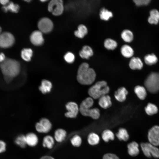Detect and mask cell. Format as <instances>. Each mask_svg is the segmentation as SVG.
<instances>
[{"instance_id": "1", "label": "cell", "mask_w": 159, "mask_h": 159, "mask_svg": "<svg viewBox=\"0 0 159 159\" xmlns=\"http://www.w3.org/2000/svg\"><path fill=\"white\" fill-rule=\"evenodd\" d=\"M96 76L94 70L89 67L87 63L83 62L79 67L77 78L80 84L85 85H91L94 82Z\"/></svg>"}, {"instance_id": "2", "label": "cell", "mask_w": 159, "mask_h": 159, "mask_svg": "<svg viewBox=\"0 0 159 159\" xmlns=\"http://www.w3.org/2000/svg\"><path fill=\"white\" fill-rule=\"evenodd\" d=\"M0 68L4 76L12 78L17 76L19 73L20 65L17 61L7 58L0 63Z\"/></svg>"}, {"instance_id": "3", "label": "cell", "mask_w": 159, "mask_h": 159, "mask_svg": "<svg viewBox=\"0 0 159 159\" xmlns=\"http://www.w3.org/2000/svg\"><path fill=\"white\" fill-rule=\"evenodd\" d=\"M110 88L105 81H99L90 87L88 93L90 97L94 99H99L101 96L107 95Z\"/></svg>"}, {"instance_id": "4", "label": "cell", "mask_w": 159, "mask_h": 159, "mask_svg": "<svg viewBox=\"0 0 159 159\" xmlns=\"http://www.w3.org/2000/svg\"><path fill=\"white\" fill-rule=\"evenodd\" d=\"M144 85L148 90L152 93L159 91V73L153 72L145 79Z\"/></svg>"}, {"instance_id": "5", "label": "cell", "mask_w": 159, "mask_h": 159, "mask_svg": "<svg viewBox=\"0 0 159 159\" xmlns=\"http://www.w3.org/2000/svg\"><path fill=\"white\" fill-rule=\"evenodd\" d=\"M141 150L145 156L148 158L152 157L159 158V149L150 143H142L140 144Z\"/></svg>"}, {"instance_id": "6", "label": "cell", "mask_w": 159, "mask_h": 159, "mask_svg": "<svg viewBox=\"0 0 159 159\" xmlns=\"http://www.w3.org/2000/svg\"><path fill=\"white\" fill-rule=\"evenodd\" d=\"M15 39L11 33L4 32L0 34V47L7 48L11 47L14 44Z\"/></svg>"}, {"instance_id": "7", "label": "cell", "mask_w": 159, "mask_h": 159, "mask_svg": "<svg viewBox=\"0 0 159 159\" xmlns=\"http://www.w3.org/2000/svg\"><path fill=\"white\" fill-rule=\"evenodd\" d=\"M48 10L55 16L62 14L64 10L63 1L61 0H52L49 4Z\"/></svg>"}, {"instance_id": "8", "label": "cell", "mask_w": 159, "mask_h": 159, "mask_svg": "<svg viewBox=\"0 0 159 159\" xmlns=\"http://www.w3.org/2000/svg\"><path fill=\"white\" fill-rule=\"evenodd\" d=\"M148 138L149 143L157 146H159V126L155 125L149 130Z\"/></svg>"}, {"instance_id": "9", "label": "cell", "mask_w": 159, "mask_h": 159, "mask_svg": "<svg viewBox=\"0 0 159 159\" xmlns=\"http://www.w3.org/2000/svg\"><path fill=\"white\" fill-rule=\"evenodd\" d=\"M52 127V124L48 119L46 118L41 119L39 122L35 125L36 130L39 132L47 133L51 130Z\"/></svg>"}, {"instance_id": "10", "label": "cell", "mask_w": 159, "mask_h": 159, "mask_svg": "<svg viewBox=\"0 0 159 159\" xmlns=\"http://www.w3.org/2000/svg\"><path fill=\"white\" fill-rule=\"evenodd\" d=\"M79 111L82 115L90 117L94 119H97L100 116V110L97 108H91L80 107Z\"/></svg>"}, {"instance_id": "11", "label": "cell", "mask_w": 159, "mask_h": 159, "mask_svg": "<svg viewBox=\"0 0 159 159\" xmlns=\"http://www.w3.org/2000/svg\"><path fill=\"white\" fill-rule=\"evenodd\" d=\"M38 26L40 31L42 32L47 33L52 30L53 24L51 20L49 19L44 18L39 21Z\"/></svg>"}, {"instance_id": "12", "label": "cell", "mask_w": 159, "mask_h": 159, "mask_svg": "<svg viewBox=\"0 0 159 159\" xmlns=\"http://www.w3.org/2000/svg\"><path fill=\"white\" fill-rule=\"evenodd\" d=\"M67 112L65 114V116L69 118H74L76 117L79 111V108L77 104L73 102H70L66 105Z\"/></svg>"}, {"instance_id": "13", "label": "cell", "mask_w": 159, "mask_h": 159, "mask_svg": "<svg viewBox=\"0 0 159 159\" xmlns=\"http://www.w3.org/2000/svg\"><path fill=\"white\" fill-rule=\"evenodd\" d=\"M30 40L34 45L36 46L42 44L44 41L42 32L39 31L33 32L30 35Z\"/></svg>"}, {"instance_id": "14", "label": "cell", "mask_w": 159, "mask_h": 159, "mask_svg": "<svg viewBox=\"0 0 159 159\" xmlns=\"http://www.w3.org/2000/svg\"><path fill=\"white\" fill-rule=\"evenodd\" d=\"M128 92L126 89L124 87L119 88L114 94L115 98L120 102H123L125 100Z\"/></svg>"}, {"instance_id": "15", "label": "cell", "mask_w": 159, "mask_h": 159, "mask_svg": "<svg viewBox=\"0 0 159 159\" xmlns=\"http://www.w3.org/2000/svg\"><path fill=\"white\" fill-rule=\"evenodd\" d=\"M130 68L132 70L141 69L143 67V64L139 58L132 57L130 60L129 64Z\"/></svg>"}, {"instance_id": "16", "label": "cell", "mask_w": 159, "mask_h": 159, "mask_svg": "<svg viewBox=\"0 0 159 159\" xmlns=\"http://www.w3.org/2000/svg\"><path fill=\"white\" fill-rule=\"evenodd\" d=\"M148 18V23L151 24H157L159 22V11L156 9L151 10Z\"/></svg>"}, {"instance_id": "17", "label": "cell", "mask_w": 159, "mask_h": 159, "mask_svg": "<svg viewBox=\"0 0 159 159\" xmlns=\"http://www.w3.org/2000/svg\"><path fill=\"white\" fill-rule=\"evenodd\" d=\"M127 148L128 153L131 156H136L139 153L138 144L135 141L129 143L127 145Z\"/></svg>"}, {"instance_id": "18", "label": "cell", "mask_w": 159, "mask_h": 159, "mask_svg": "<svg viewBox=\"0 0 159 159\" xmlns=\"http://www.w3.org/2000/svg\"><path fill=\"white\" fill-rule=\"evenodd\" d=\"M98 103L100 106L104 109L109 108L112 105L111 98L107 95L100 97L99 99Z\"/></svg>"}, {"instance_id": "19", "label": "cell", "mask_w": 159, "mask_h": 159, "mask_svg": "<svg viewBox=\"0 0 159 159\" xmlns=\"http://www.w3.org/2000/svg\"><path fill=\"white\" fill-rule=\"evenodd\" d=\"M79 55L80 57L84 59H88L93 54V49L90 46L85 45L83 46L79 52Z\"/></svg>"}, {"instance_id": "20", "label": "cell", "mask_w": 159, "mask_h": 159, "mask_svg": "<svg viewBox=\"0 0 159 159\" xmlns=\"http://www.w3.org/2000/svg\"><path fill=\"white\" fill-rule=\"evenodd\" d=\"M27 144L28 145L33 147L35 146L38 142V138L34 133L30 132L25 136Z\"/></svg>"}, {"instance_id": "21", "label": "cell", "mask_w": 159, "mask_h": 159, "mask_svg": "<svg viewBox=\"0 0 159 159\" xmlns=\"http://www.w3.org/2000/svg\"><path fill=\"white\" fill-rule=\"evenodd\" d=\"M120 51L122 56L127 58L132 57L134 54L133 49L131 47L127 44L122 45Z\"/></svg>"}, {"instance_id": "22", "label": "cell", "mask_w": 159, "mask_h": 159, "mask_svg": "<svg viewBox=\"0 0 159 159\" xmlns=\"http://www.w3.org/2000/svg\"><path fill=\"white\" fill-rule=\"evenodd\" d=\"M52 87V84L50 81L43 80L41 82V85L39 87V89L43 94H45L49 92Z\"/></svg>"}, {"instance_id": "23", "label": "cell", "mask_w": 159, "mask_h": 159, "mask_svg": "<svg viewBox=\"0 0 159 159\" xmlns=\"http://www.w3.org/2000/svg\"><path fill=\"white\" fill-rule=\"evenodd\" d=\"M66 135L67 132L65 130L62 129H58L54 132V138L57 142L61 143L65 140Z\"/></svg>"}, {"instance_id": "24", "label": "cell", "mask_w": 159, "mask_h": 159, "mask_svg": "<svg viewBox=\"0 0 159 159\" xmlns=\"http://www.w3.org/2000/svg\"><path fill=\"white\" fill-rule=\"evenodd\" d=\"M2 9L5 12L10 11L13 13H16L18 12L19 6L18 4H15L13 2L10 1L6 5L3 6Z\"/></svg>"}, {"instance_id": "25", "label": "cell", "mask_w": 159, "mask_h": 159, "mask_svg": "<svg viewBox=\"0 0 159 159\" xmlns=\"http://www.w3.org/2000/svg\"><path fill=\"white\" fill-rule=\"evenodd\" d=\"M87 32L88 30L86 26L84 24H81L78 26L77 29L74 32V34L76 37L82 38Z\"/></svg>"}, {"instance_id": "26", "label": "cell", "mask_w": 159, "mask_h": 159, "mask_svg": "<svg viewBox=\"0 0 159 159\" xmlns=\"http://www.w3.org/2000/svg\"><path fill=\"white\" fill-rule=\"evenodd\" d=\"M134 92L138 97L141 100H144L147 96L145 89L141 86H136L134 88Z\"/></svg>"}, {"instance_id": "27", "label": "cell", "mask_w": 159, "mask_h": 159, "mask_svg": "<svg viewBox=\"0 0 159 159\" xmlns=\"http://www.w3.org/2000/svg\"><path fill=\"white\" fill-rule=\"evenodd\" d=\"M121 37L125 42L129 43L133 40L134 36L132 32L127 29L123 30L121 33Z\"/></svg>"}, {"instance_id": "28", "label": "cell", "mask_w": 159, "mask_h": 159, "mask_svg": "<svg viewBox=\"0 0 159 159\" xmlns=\"http://www.w3.org/2000/svg\"><path fill=\"white\" fill-rule=\"evenodd\" d=\"M145 63L148 65H152L156 64L158 61V58L154 54H148L144 57Z\"/></svg>"}, {"instance_id": "29", "label": "cell", "mask_w": 159, "mask_h": 159, "mask_svg": "<svg viewBox=\"0 0 159 159\" xmlns=\"http://www.w3.org/2000/svg\"><path fill=\"white\" fill-rule=\"evenodd\" d=\"M54 140L53 137L49 135L45 136L43 139L42 145L44 147L52 149L54 144Z\"/></svg>"}, {"instance_id": "30", "label": "cell", "mask_w": 159, "mask_h": 159, "mask_svg": "<svg viewBox=\"0 0 159 159\" xmlns=\"http://www.w3.org/2000/svg\"><path fill=\"white\" fill-rule=\"evenodd\" d=\"M116 136L120 140L125 141H127L129 138V136L127 130L124 128H121L119 129Z\"/></svg>"}, {"instance_id": "31", "label": "cell", "mask_w": 159, "mask_h": 159, "mask_svg": "<svg viewBox=\"0 0 159 159\" xmlns=\"http://www.w3.org/2000/svg\"><path fill=\"white\" fill-rule=\"evenodd\" d=\"M100 138L97 134L92 132L89 134L87 137V141L89 144L92 145H95L99 143Z\"/></svg>"}, {"instance_id": "32", "label": "cell", "mask_w": 159, "mask_h": 159, "mask_svg": "<svg viewBox=\"0 0 159 159\" xmlns=\"http://www.w3.org/2000/svg\"><path fill=\"white\" fill-rule=\"evenodd\" d=\"M104 45L107 49L113 50L117 47V44L115 40L110 38H107L105 40Z\"/></svg>"}, {"instance_id": "33", "label": "cell", "mask_w": 159, "mask_h": 159, "mask_svg": "<svg viewBox=\"0 0 159 159\" xmlns=\"http://www.w3.org/2000/svg\"><path fill=\"white\" fill-rule=\"evenodd\" d=\"M102 137L105 142H107L109 140H114L115 136L111 130L107 129L103 131Z\"/></svg>"}, {"instance_id": "34", "label": "cell", "mask_w": 159, "mask_h": 159, "mask_svg": "<svg viewBox=\"0 0 159 159\" xmlns=\"http://www.w3.org/2000/svg\"><path fill=\"white\" fill-rule=\"evenodd\" d=\"M99 15L101 19L107 21L113 16V14L111 11L103 8L100 10Z\"/></svg>"}, {"instance_id": "35", "label": "cell", "mask_w": 159, "mask_h": 159, "mask_svg": "<svg viewBox=\"0 0 159 159\" xmlns=\"http://www.w3.org/2000/svg\"><path fill=\"white\" fill-rule=\"evenodd\" d=\"M146 113L149 115H152L156 114L158 111L157 107L154 104L150 103H148L145 108Z\"/></svg>"}, {"instance_id": "36", "label": "cell", "mask_w": 159, "mask_h": 159, "mask_svg": "<svg viewBox=\"0 0 159 159\" xmlns=\"http://www.w3.org/2000/svg\"><path fill=\"white\" fill-rule=\"evenodd\" d=\"M32 50L29 48L23 49L21 53V56L23 59L26 61H29L32 55Z\"/></svg>"}, {"instance_id": "37", "label": "cell", "mask_w": 159, "mask_h": 159, "mask_svg": "<svg viewBox=\"0 0 159 159\" xmlns=\"http://www.w3.org/2000/svg\"><path fill=\"white\" fill-rule=\"evenodd\" d=\"M15 143L22 148L25 147L27 144L25 136L22 135L18 136L15 139Z\"/></svg>"}, {"instance_id": "38", "label": "cell", "mask_w": 159, "mask_h": 159, "mask_svg": "<svg viewBox=\"0 0 159 159\" xmlns=\"http://www.w3.org/2000/svg\"><path fill=\"white\" fill-rule=\"evenodd\" d=\"M70 141L73 146L78 147L81 145L82 142V140L80 136L76 135L72 137L70 140Z\"/></svg>"}, {"instance_id": "39", "label": "cell", "mask_w": 159, "mask_h": 159, "mask_svg": "<svg viewBox=\"0 0 159 159\" xmlns=\"http://www.w3.org/2000/svg\"><path fill=\"white\" fill-rule=\"evenodd\" d=\"M64 59L66 61L69 63H72L74 60L75 56L72 52H68L64 56Z\"/></svg>"}, {"instance_id": "40", "label": "cell", "mask_w": 159, "mask_h": 159, "mask_svg": "<svg viewBox=\"0 0 159 159\" xmlns=\"http://www.w3.org/2000/svg\"><path fill=\"white\" fill-rule=\"evenodd\" d=\"M135 5L138 6H146L150 2V0H134L133 1Z\"/></svg>"}, {"instance_id": "41", "label": "cell", "mask_w": 159, "mask_h": 159, "mask_svg": "<svg viewBox=\"0 0 159 159\" xmlns=\"http://www.w3.org/2000/svg\"><path fill=\"white\" fill-rule=\"evenodd\" d=\"M102 159H119V158L114 154L107 153L103 156Z\"/></svg>"}, {"instance_id": "42", "label": "cell", "mask_w": 159, "mask_h": 159, "mask_svg": "<svg viewBox=\"0 0 159 159\" xmlns=\"http://www.w3.org/2000/svg\"><path fill=\"white\" fill-rule=\"evenodd\" d=\"M6 144L4 142L0 140V153L4 152L6 150Z\"/></svg>"}, {"instance_id": "43", "label": "cell", "mask_w": 159, "mask_h": 159, "mask_svg": "<svg viewBox=\"0 0 159 159\" xmlns=\"http://www.w3.org/2000/svg\"><path fill=\"white\" fill-rule=\"evenodd\" d=\"M4 80L7 83H10L13 79V78L7 76H4Z\"/></svg>"}, {"instance_id": "44", "label": "cell", "mask_w": 159, "mask_h": 159, "mask_svg": "<svg viewBox=\"0 0 159 159\" xmlns=\"http://www.w3.org/2000/svg\"><path fill=\"white\" fill-rule=\"evenodd\" d=\"M5 54L3 53H0V63L3 62L6 59Z\"/></svg>"}, {"instance_id": "45", "label": "cell", "mask_w": 159, "mask_h": 159, "mask_svg": "<svg viewBox=\"0 0 159 159\" xmlns=\"http://www.w3.org/2000/svg\"><path fill=\"white\" fill-rule=\"evenodd\" d=\"M9 2V1L8 0H0V4L3 5V6L6 5Z\"/></svg>"}, {"instance_id": "46", "label": "cell", "mask_w": 159, "mask_h": 159, "mask_svg": "<svg viewBox=\"0 0 159 159\" xmlns=\"http://www.w3.org/2000/svg\"><path fill=\"white\" fill-rule=\"evenodd\" d=\"M40 159H54L53 157L48 155L42 156Z\"/></svg>"}, {"instance_id": "47", "label": "cell", "mask_w": 159, "mask_h": 159, "mask_svg": "<svg viewBox=\"0 0 159 159\" xmlns=\"http://www.w3.org/2000/svg\"><path fill=\"white\" fill-rule=\"evenodd\" d=\"M1 30H2V29H1V27L0 26V34H1Z\"/></svg>"}, {"instance_id": "48", "label": "cell", "mask_w": 159, "mask_h": 159, "mask_svg": "<svg viewBox=\"0 0 159 159\" xmlns=\"http://www.w3.org/2000/svg\"><path fill=\"white\" fill-rule=\"evenodd\" d=\"M46 1V0H41V1H42V2H44V1Z\"/></svg>"}, {"instance_id": "49", "label": "cell", "mask_w": 159, "mask_h": 159, "mask_svg": "<svg viewBox=\"0 0 159 159\" xmlns=\"http://www.w3.org/2000/svg\"><path fill=\"white\" fill-rule=\"evenodd\" d=\"M26 1H27V2H29V1H30V0H26Z\"/></svg>"}]
</instances>
